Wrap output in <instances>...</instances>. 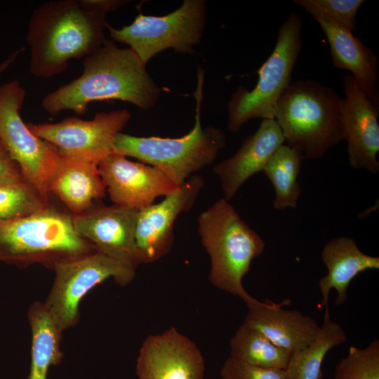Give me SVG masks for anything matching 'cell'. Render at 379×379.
<instances>
[{
	"label": "cell",
	"instance_id": "31",
	"mask_svg": "<svg viewBox=\"0 0 379 379\" xmlns=\"http://www.w3.org/2000/svg\"><path fill=\"white\" fill-rule=\"evenodd\" d=\"M24 51V48H19L12 53L6 60L0 63V74L6 71L11 64H13L20 53Z\"/></svg>",
	"mask_w": 379,
	"mask_h": 379
},
{
	"label": "cell",
	"instance_id": "13",
	"mask_svg": "<svg viewBox=\"0 0 379 379\" xmlns=\"http://www.w3.org/2000/svg\"><path fill=\"white\" fill-rule=\"evenodd\" d=\"M98 171L112 201L117 205L140 210L167 196L179 186L162 169L133 162L113 152L98 164Z\"/></svg>",
	"mask_w": 379,
	"mask_h": 379
},
{
	"label": "cell",
	"instance_id": "28",
	"mask_svg": "<svg viewBox=\"0 0 379 379\" xmlns=\"http://www.w3.org/2000/svg\"><path fill=\"white\" fill-rule=\"evenodd\" d=\"M313 17L317 16L340 25L351 32L356 27L357 14L363 0H294Z\"/></svg>",
	"mask_w": 379,
	"mask_h": 379
},
{
	"label": "cell",
	"instance_id": "5",
	"mask_svg": "<svg viewBox=\"0 0 379 379\" xmlns=\"http://www.w3.org/2000/svg\"><path fill=\"white\" fill-rule=\"evenodd\" d=\"M204 71L198 67L197 87L194 92L196 114L192 129L180 138L137 137L119 133L114 152L134 157L144 164L167 173L178 185L212 164L226 144V135L220 128H202L201 107Z\"/></svg>",
	"mask_w": 379,
	"mask_h": 379
},
{
	"label": "cell",
	"instance_id": "2",
	"mask_svg": "<svg viewBox=\"0 0 379 379\" xmlns=\"http://www.w3.org/2000/svg\"><path fill=\"white\" fill-rule=\"evenodd\" d=\"M107 12L89 0L41 4L32 13L26 36L29 71L48 79L67 69L72 59L85 58L105 41Z\"/></svg>",
	"mask_w": 379,
	"mask_h": 379
},
{
	"label": "cell",
	"instance_id": "7",
	"mask_svg": "<svg viewBox=\"0 0 379 379\" xmlns=\"http://www.w3.org/2000/svg\"><path fill=\"white\" fill-rule=\"evenodd\" d=\"M300 17L291 13L280 26L274 48L258 71L255 86H239L227 104V131L238 132L251 119H274L277 103L291 83V74L301 49Z\"/></svg>",
	"mask_w": 379,
	"mask_h": 379
},
{
	"label": "cell",
	"instance_id": "16",
	"mask_svg": "<svg viewBox=\"0 0 379 379\" xmlns=\"http://www.w3.org/2000/svg\"><path fill=\"white\" fill-rule=\"evenodd\" d=\"M138 209L117 204L93 206L82 213L72 215V224L77 234L98 251L138 266Z\"/></svg>",
	"mask_w": 379,
	"mask_h": 379
},
{
	"label": "cell",
	"instance_id": "12",
	"mask_svg": "<svg viewBox=\"0 0 379 379\" xmlns=\"http://www.w3.org/2000/svg\"><path fill=\"white\" fill-rule=\"evenodd\" d=\"M204 185L203 178L194 175L159 203L138 210L135 241L140 264L156 262L170 251L176 218L192 208Z\"/></svg>",
	"mask_w": 379,
	"mask_h": 379
},
{
	"label": "cell",
	"instance_id": "27",
	"mask_svg": "<svg viewBox=\"0 0 379 379\" xmlns=\"http://www.w3.org/2000/svg\"><path fill=\"white\" fill-rule=\"evenodd\" d=\"M334 379H379V340L364 348L351 346L336 365Z\"/></svg>",
	"mask_w": 379,
	"mask_h": 379
},
{
	"label": "cell",
	"instance_id": "21",
	"mask_svg": "<svg viewBox=\"0 0 379 379\" xmlns=\"http://www.w3.org/2000/svg\"><path fill=\"white\" fill-rule=\"evenodd\" d=\"M106 187L98 171V164L86 159L60 155L49 184L65 206L77 215L105 196Z\"/></svg>",
	"mask_w": 379,
	"mask_h": 379
},
{
	"label": "cell",
	"instance_id": "30",
	"mask_svg": "<svg viewBox=\"0 0 379 379\" xmlns=\"http://www.w3.org/2000/svg\"><path fill=\"white\" fill-rule=\"evenodd\" d=\"M23 177L18 165L11 158L0 138V182Z\"/></svg>",
	"mask_w": 379,
	"mask_h": 379
},
{
	"label": "cell",
	"instance_id": "23",
	"mask_svg": "<svg viewBox=\"0 0 379 379\" xmlns=\"http://www.w3.org/2000/svg\"><path fill=\"white\" fill-rule=\"evenodd\" d=\"M347 335L343 327L331 319L326 306L324 323L317 338L306 347L291 355L285 369L287 379H322V362L329 350L345 343Z\"/></svg>",
	"mask_w": 379,
	"mask_h": 379
},
{
	"label": "cell",
	"instance_id": "3",
	"mask_svg": "<svg viewBox=\"0 0 379 379\" xmlns=\"http://www.w3.org/2000/svg\"><path fill=\"white\" fill-rule=\"evenodd\" d=\"M201 242L209 255V281L217 288L239 297L248 309L261 302L244 288L242 280L253 259L264 251L262 238L222 198L198 217Z\"/></svg>",
	"mask_w": 379,
	"mask_h": 379
},
{
	"label": "cell",
	"instance_id": "6",
	"mask_svg": "<svg viewBox=\"0 0 379 379\" xmlns=\"http://www.w3.org/2000/svg\"><path fill=\"white\" fill-rule=\"evenodd\" d=\"M95 251L75 231L72 215L51 205L25 218L0 220V262L52 269L58 261Z\"/></svg>",
	"mask_w": 379,
	"mask_h": 379
},
{
	"label": "cell",
	"instance_id": "10",
	"mask_svg": "<svg viewBox=\"0 0 379 379\" xmlns=\"http://www.w3.org/2000/svg\"><path fill=\"white\" fill-rule=\"evenodd\" d=\"M25 91L18 80L0 86V138L24 178L47 199L60 154L35 135L20 116Z\"/></svg>",
	"mask_w": 379,
	"mask_h": 379
},
{
	"label": "cell",
	"instance_id": "25",
	"mask_svg": "<svg viewBox=\"0 0 379 379\" xmlns=\"http://www.w3.org/2000/svg\"><path fill=\"white\" fill-rule=\"evenodd\" d=\"M302 161L296 150L287 145H282L262 170L274 187L273 206L276 209L297 207L300 194L298 177Z\"/></svg>",
	"mask_w": 379,
	"mask_h": 379
},
{
	"label": "cell",
	"instance_id": "29",
	"mask_svg": "<svg viewBox=\"0 0 379 379\" xmlns=\"http://www.w3.org/2000/svg\"><path fill=\"white\" fill-rule=\"evenodd\" d=\"M222 379H287L284 369L251 366L229 357L220 371Z\"/></svg>",
	"mask_w": 379,
	"mask_h": 379
},
{
	"label": "cell",
	"instance_id": "20",
	"mask_svg": "<svg viewBox=\"0 0 379 379\" xmlns=\"http://www.w3.org/2000/svg\"><path fill=\"white\" fill-rule=\"evenodd\" d=\"M321 259L328 270L326 275L319 282L321 294V305H328V297L335 289L337 305L347 300L350 282L360 272L379 269V258L363 253L356 241L350 237H341L328 241L321 251Z\"/></svg>",
	"mask_w": 379,
	"mask_h": 379
},
{
	"label": "cell",
	"instance_id": "18",
	"mask_svg": "<svg viewBox=\"0 0 379 379\" xmlns=\"http://www.w3.org/2000/svg\"><path fill=\"white\" fill-rule=\"evenodd\" d=\"M290 303L288 299L281 302L266 300L248 309L244 322L292 354L312 343L319 335L321 326L298 310L282 308Z\"/></svg>",
	"mask_w": 379,
	"mask_h": 379
},
{
	"label": "cell",
	"instance_id": "1",
	"mask_svg": "<svg viewBox=\"0 0 379 379\" xmlns=\"http://www.w3.org/2000/svg\"><path fill=\"white\" fill-rule=\"evenodd\" d=\"M84 72L69 83L47 94L41 107L55 116L65 110L77 114L88 111L93 101L120 100L149 110L157 102L161 91L145 66L130 48H119L106 41L83 60Z\"/></svg>",
	"mask_w": 379,
	"mask_h": 379
},
{
	"label": "cell",
	"instance_id": "24",
	"mask_svg": "<svg viewBox=\"0 0 379 379\" xmlns=\"http://www.w3.org/2000/svg\"><path fill=\"white\" fill-rule=\"evenodd\" d=\"M229 357L251 366L285 370L291 354L244 322L230 340Z\"/></svg>",
	"mask_w": 379,
	"mask_h": 379
},
{
	"label": "cell",
	"instance_id": "9",
	"mask_svg": "<svg viewBox=\"0 0 379 379\" xmlns=\"http://www.w3.org/2000/svg\"><path fill=\"white\" fill-rule=\"evenodd\" d=\"M206 20V1L185 0L180 7L167 15L140 13L131 25L121 29L107 22L105 27L111 38L129 46L146 65L154 56L168 48L181 54L192 53L194 46L201 40Z\"/></svg>",
	"mask_w": 379,
	"mask_h": 379
},
{
	"label": "cell",
	"instance_id": "17",
	"mask_svg": "<svg viewBox=\"0 0 379 379\" xmlns=\"http://www.w3.org/2000/svg\"><path fill=\"white\" fill-rule=\"evenodd\" d=\"M285 142L274 119H263L258 130L246 138L231 157L213 167L219 177L225 199H232L252 175L262 171L269 159Z\"/></svg>",
	"mask_w": 379,
	"mask_h": 379
},
{
	"label": "cell",
	"instance_id": "22",
	"mask_svg": "<svg viewBox=\"0 0 379 379\" xmlns=\"http://www.w3.org/2000/svg\"><path fill=\"white\" fill-rule=\"evenodd\" d=\"M32 333L31 363L27 379H47L51 366L63 357L62 333L51 319L44 302L32 304L27 312Z\"/></svg>",
	"mask_w": 379,
	"mask_h": 379
},
{
	"label": "cell",
	"instance_id": "4",
	"mask_svg": "<svg viewBox=\"0 0 379 379\" xmlns=\"http://www.w3.org/2000/svg\"><path fill=\"white\" fill-rule=\"evenodd\" d=\"M340 100L332 88L310 79L291 81L280 96L274 119L303 160L322 157L343 140Z\"/></svg>",
	"mask_w": 379,
	"mask_h": 379
},
{
	"label": "cell",
	"instance_id": "11",
	"mask_svg": "<svg viewBox=\"0 0 379 379\" xmlns=\"http://www.w3.org/2000/svg\"><path fill=\"white\" fill-rule=\"evenodd\" d=\"M131 117V113L122 109L98 113L91 120L69 117L58 123L27 125L35 135L52 145L60 155L99 164L114 152L117 136Z\"/></svg>",
	"mask_w": 379,
	"mask_h": 379
},
{
	"label": "cell",
	"instance_id": "15",
	"mask_svg": "<svg viewBox=\"0 0 379 379\" xmlns=\"http://www.w3.org/2000/svg\"><path fill=\"white\" fill-rule=\"evenodd\" d=\"M204 372L201 351L175 327L147 337L137 358L138 379H204Z\"/></svg>",
	"mask_w": 379,
	"mask_h": 379
},
{
	"label": "cell",
	"instance_id": "8",
	"mask_svg": "<svg viewBox=\"0 0 379 379\" xmlns=\"http://www.w3.org/2000/svg\"><path fill=\"white\" fill-rule=\"evenodd\" d=\"M136 267L98 251L55 262V279L44 304L58 330L62 333L77 324L79 304L93 288L109 278L128 286Z\"/></svg>",
	"mask_w": 379,
	"mask_h": 379
},
{
	"label": "cell",
	"instance_id": "14",
	"mask_svg": "<svg viewBox=\"0 0 379 379\" xmlns=\"http://www.w3.org/2000/svg\"><path fill=\"white\" fill-rule=\"evenodd\" d=\"M345 98H341L340 123L343 140L347 141L350 165L379 171V108L374 106L358 86L352 74L343 79Z\"/></svg>",
	"mask_w": 379,
	"mask_h": 379
},
{
	"label": "cell",
	"instance_id": "19",
	"mask_svg": "<svg viewBox=\"0 0 379 379\" xmlns=\"http://www.w3.org/2000/svg\"><path fill=\"white\" fill-rule=\"evenodd\" d=\"M313 18L327 39L335 67L350 71L361 91L378 108V60L376 55L345 27L321 17Z\"/></svg>",
	"mask_w": 379,
	"mask_h": 379
},
{
	"label": "cell",
	"instance_id": "26",
	"mask_svg": "<svg viewBox=\"0 0 379 379\" xmlns=\"http://www.w3.org/2000/svg\"><path fill=\"white\" fill-rule=\"evenodd\" d=\"M50 205L24 177L0 182V220L25 218Z\"/></svg>",
	"mask_w": 379,
	"mask_h": 379
}]
</instances>
